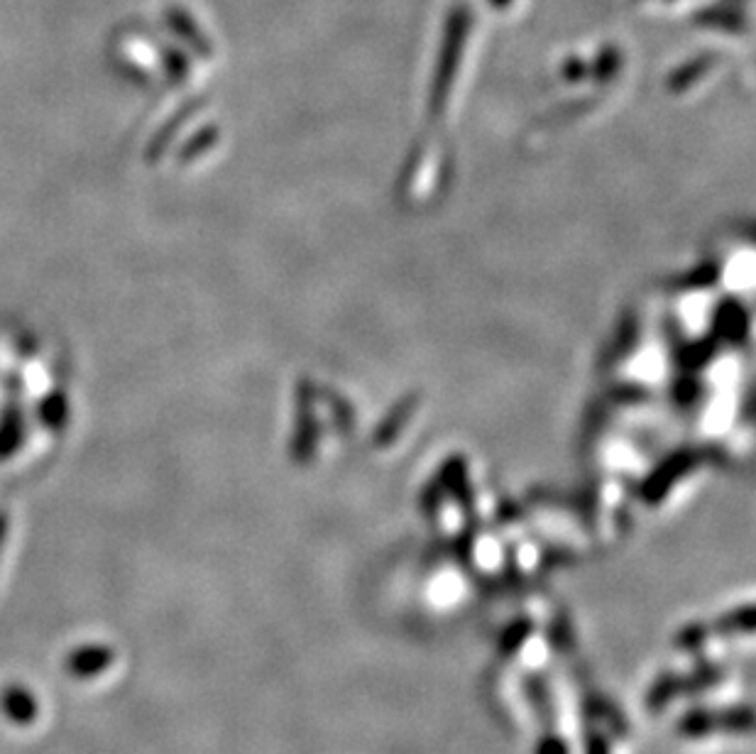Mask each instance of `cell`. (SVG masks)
<instances>
[{"mask_svg": "<svg viewBox=\"0 0 756 754\" xmlns=\"http://www.w3.org/2000/svg\"><path fill=\"white\" fill-rule=\"evenodd\" d=\"M116 661V649L108 645H79L64 657V671L76 681L96 679L106 673Z\"/></svg>", "mask_w": 756, "mask_h": 754, "instance_id": "obj_1", "label": "cell"}, {"mask_svg": "<svg viewBox=\"0 0 756 754\" xmlns=\"http://www.w3.org/2000/svg\"><path fill=\"white\" fill-rule=\"evenodd\" d=\"M500 3H507V0H497V5H500Z\"/></svg>", "mask_w": 756, "mask_h": 754, "instance_id": "obj_6", "label": "cell"}, {"mask_svg": "<svg viewBox=\"0 0 756 754\" xmlns=\"http://www.w3.org/2000/svg\"><path fill=\"white\" fill-rule=\"evenodd\" d=\"M8 527H10V519L3 510H0V556H3V547H5V541H8Z\"/></svg>", "mask_w": 756, "mask_h": 754, "instance_id": "obj_5", "label": "cell"}, {"mask_svg": "<svg viewBox=\"0 0 756 754\" xmlns=\"http://www.w3.org/2000/svg\"><path fill=\"white\" fill-rule=\"evenodd\" d=\"M69 415H72V405H69V397L62 390H52L39 402V421H43L49 431L64 429Z\"/></svg>", "mask_w": 756, "mask_h": 754, "instance_id": "obj_4", "label": "cell"}, {"mask_svg": "<svg viewBox=\"0 0 756 754\" xmlns=\"http://www.w3.org/2000/svg\"><path fill=\"white\" fill-rule=\"evenodd\" d=\"M0 710H3V716L15 722L20 728L33 726L39 716V701L33 691L23 683H10V686L3 689L0 693Z\"/></svg>", "mask_w": 756, "mask_h": 754, "instance_id": "obj_2", "label": "cell"}, {"mask_svg": "<svg viewBox=\"0 0 756 754\" xmlns=\"http://www.w3.org/2000/svg\"><path fill=\"white\" fill-rule=\"evenodd\" d=\"M25 441V415L17 402H8L0 411V464L17 454Z\"/></svg>", "mask_w": 756, "mask_h": 754, "instance_id": "obj_3", "label": "cell"}]
</instances>
